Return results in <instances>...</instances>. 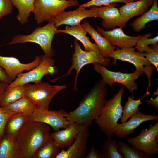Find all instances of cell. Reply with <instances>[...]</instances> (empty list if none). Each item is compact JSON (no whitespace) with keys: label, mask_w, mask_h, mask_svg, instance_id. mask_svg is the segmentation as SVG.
<instances>
[{"label":"cell","mask_w":158,"mask_h":158,"mask_svg":"<svg viewBox=\"0 0 158 158\" xmlns=\"http://www.w3.org/2000/svg\"><path fill=\"white\" fill-rule=\"evenodd\" d=\"M102 79L97 81L80 101L77 108L64 116L70 123L89 127L100 116L105 104L108 89Z\"/></svg>","instance_id":"cell-1"},{"label":"cell","mask_w":158,"mask_h":158,"mask_svg":"<svg viewBox=\"0 0 158 158\" xmlns=\"http://www.w3.org/2000/svg\"><path fill=\"white\" fill-rule=\"evenodd\" d=\"M50 127L45 123L28 121L18 133L16 139L22 158H33L50 138Z\"/></svg>","instance_id":"cell-2"},{"label":"cell","mask_w":158,"mask_h":158,"mask_svg":"<svg viewBox=\"0 0 158 158\" xmlns=\"http://www.w3.org/2000/svg\"><path fill=\"white\" fill-rule=\"evenodd\" d=\"M124 92L123 85L113 97L107 100L100 116L95 120V123L108 138L112 137L118 121L122 116L123 108L121 103Z\"/></svg>","instance_id":"cell-3"},{"label":"cell","mask_w":158,"mask_h":158,"mask_svg":"<svg viewBox=\"0 0 158 158\" xmlns=\"http://www.w3.org/2000/svg\"><path fill=\"white\" fill-rule=\"evenodd\" d=\"M57 28L53 20L51 21L44 26L36 28L29 35H17L6 44L11 45L28 42L35 43L41 47L45 55L53 57L54 53L52 48V42Z\"/></svg>","instance_id":"cell-4"},{"label":"cell","mask_w":158,"mask_h":158,"mask_svg":"<svg viewBox=\"0 0 158 158\" xmlns=\"http://www.w3.org/2000/svg\"><path fill=\"white\" fill-rule=\"evenodd\" d=\"M74 52L73 54L71 60L72 63L67 71L64 75L54 79L57 80L61 78L69 76L72 71H76L74 85L73 88L74 91L77 90V81L80 72L85 65L90 63H98L103 66H109L111 63L110 58L104 57L101 53L95 51H83L81 48L76 39H75Z\"/></svg>","instance_id":"cell-5"},{"label":"cell","mask_w":158,"mask_h":158,"mask_svg":"<svg viewBox=\"0 0 158 158\" xmlns=\"http://www.w3.org/2000/svg\"><path fill=\"white\" fill-rule=\"evenodd\" d=\"M33 12L38 24L53 20L67 8L79 5L76 0H34Z\"/></svg>","instance_id":"cell-6"},{"label":"cell","mask_w":158,"mask_h":158,"mask_svg":"<svg viewBox=\"0 0 158 158\" xmlns=\"http://www.w3.org/2000/svg\"><path fill=\"white\" fill-rule=\"evenodd\" d=\"M26 96L36 105L37 107L48 110L50 103L53 97L66 86L52 85L46 82L34 84L29 83L24 85Z\"/></svg>","instance_id":"cell-7"},{"label":"cell","mask_w":158,"mask_h":158,"mask_svg":"<svg viewBox=\"0 0 158 158\" xmlns=\"http://www.w3.org/2000/svg\"><path fill=\"white\" fill-rule=\"evenodd\" d=\"M42 60L36 67L25 73H21L9 84L7 88L23 85L31 82L37 83L41 82L42 78L46 75H53L58 73L57 67L52 57L45 54L42 56Z\"/></svg>","instance_id":"cell-8"},{"label":"cell","mask_w":158,"mask_h":158,"mask_svg":"<svg viewBox=\"0 0 158 158\" xmlns=\"http://www.w3.org/2000/svg\"><path fill=\"white\" fill-rule=\"evenodd\" d=\"M135 48L127 47L121 49L116 47L114 51L108 57L114 59L113 64H117V60L126 61L133 64L136 70L142 71L146 75L148 80V87L151 86V77L152 74L154 66L147 60L144 53L135 51Z\"/></svg>","instance_id":"cell-9"},{"label":"cell","mask_w":158,"mask_h":158,"mask_svg":"<svg viewBox=\"0 0 158 158\" xmlns=\"http://www.w3.org/2000/svg\"><path fill=\"white\" fill-rule=\"evenodd\" d=\"M93 64L94 70L100 75L103 81L112 89H113V85L114 83H119L126 87L133 95L134 91L138 89V85L135 83V80L144 73L142 71L136 70L132 73L113 71L109 70L105 66L98 63Z\"/></svg>","instance_id":"cell-10"},{"label":"cell","mask_w":158,"mask_h":158,"mask_svg":"<svg viewBox=\"0 0 158 158\" xmlns=\"http://www.w3.org/2000/svg\"><path fill=\"white\" fill-rule=\"evenodd\" d=\"M158 134V122L154 125L150 124L148 129L143 128L138 135L127 140L129 144L146 154L152 155L158 154V145L155 137Z\"/></svg>","instance_id":"cell-11"},{"label":"cell","mask_w":158,"mask_h":158,"mask_svg":"<svg viewBox=\"0 0 158 158\" xmlns=\"http://www.w3.org/2000/svg\"><path fill=\"white\" fill-rule=\"evenodd\" d=\"M66 113L63 109L58 111H49L37 107L32 114L28 117V121H35L43 123L49 125L54 131L65 128L70 122L65 117Z\"/></svg>","instance_id":"cell-12"},{"label":"cell","mask_w":158,"mask_h":158,"mask_svg":"<svg viewBox=\"0 0 158 158\" xmlns=\"http://www.w3.org/2000/svg\"><path fill=\"white\" fill-rule=\"evenodd\" d=\"M99 8L92 6L90 9L79 7L75 10L68 11H64L57 15L53 20L57 28L62 25L71 26L80 24L84 19L89 17H99Z\"/></svg>","instance_id":"cell-13"},{"label":"cell","mask_w":158,"mask_h":158,"mask_svg":"<svg viewBox=\"0 0 158 158\" xmlns=\"http://www.w3.org/2000/svg\"><path fill=\"white\" fill-rule=\"evenodd\" d=\"M90 134L88 127L83 125L71 146L62 149L56 158H83L87 150V140Z\"/></svg>","instance_id":"cell-14"},{"label":"cell","mask_w":158,"mask_h":158,"mask_svg":"<svg viewBox=\"0 0 158 158\" xmlns=\"http://www.w3.org/2000/svg\"><path fill=\"white\" fill-rule=\"evenodd\" d=\"M42 60V56H37L32 62L27 63H21L17 58L0 55V65L13 81L18 75L24 71H29L37 66Z\"/></svg>","instance_id":"cell-15"},{"label":"cell","mask_w":158,"mask_h":158,"mask_svg":"<svg viewBox=\"0 0 158 158\" xmlns=\"http://www.w3.org/2000/svg\"><path fill=\"white\" fill-rule=\"evenodd\" d=\"M97 30L111 44L121 49L135 46L142 35H140L137 36L128 35L120 28L105 31L102 28L97 26Z\"/></svg>","instance_id":"cell-16"},{"label":"cell","mask_w":158,"mask_h":158,"mask_svg":"<svg viewBox=\"0 0 158 158\" xmlns=\"http://www.w3.org/2000/svg\"><path fill=\"white\" fill-rule=\"evenodd\" d=\"M128 121L118 123L114 134L118 138L122 139L127 137L135 132V130L142 123L148 121H158V115L142 113L139 111L136 112Z\"/></svg>","instance_id":"cell-17"},{"label":"cell","mask_w":158,"mask_h":158,"mask_svg":"<svg viewBox=\"0 0 158 158\" xmlns=\"http://www.w3.org/2000/svg\"><path fill=\"white\" fill-rule=\"evenodd\" d=\"M116 3L99 8L100 18L102 19L101 24L107 30L113 29L116 26L124 28L126 23L122 18L119 10L115 7Z\"/></svg>","instance_id":"cell-18"},{"label":"cell","mask_w":158,"mask_h":158,"mask_svg":"<svg viewBox=\"0 0 158 158\" xmlns=\"http://www.w3.org/2000/svg\"><path fill=\"white\" fill-rule=\"evenodd\" d=\"M82 125L76 122L70 123L69 125L63 130L51 133V137L60 149H68L75 140Z\"/></svg>","instance_id":"cell-19"},{"label":"cell","mask_w":158,"mask_h":158,"mask_svg":"<svg viewBox=\"0 0 158 158\" xmlns=\"http://www.w3.org/2000/svg\"><path fill=\"white\" fill-rule=\"evenodd\" d=\"M154 0H139L126 4L119 8L121 16L126 24L131 18L146 12Z\"/></svg>","instance_id":"cell-20"},{"label":"cell","mask_w":158,"mask_h":158,"mask_svg":"<svg viewBox=\"0 0 158 158\" xmlns=\"http://www.w3.org/2000/svg\"><path fill=\"white\" fill-rule=\"evenodd\" d=\"M64 33L74 37L81 42L86 51L101 53L97 44L90 41L89 38L86 36L87 32L80 24L71 27L67 25L64 30L57 29L56 33Z\"/></svg>","instance_id":"cell-21"},{"label":"cell","mask_w":158,"mask_h":158,"mask_svg":"<svg viewBox=\"0 0 158 158\" xmlns=\"http://www.w3.org/2000/svg\"><path fill=\"white\" fill-rule=\"evenodd\" d=\"M84 30L91 36L101 51L102 56L108 57L116 48L111 44L103 36L96 30L87 20L81 25Z\"/></svg>","instance_id":"cell-22"},{"label":"cell","mask_w":158,"mask_h":158,"mask_svg":"<svg viewBox=\"0 0 158 158\" xmlns=\"http://www.w3.org/2000/svg\"><path fill=\"white\" fill-rule=\"evenodd\" d=\"M0 158H22L16 137L4 134L0 140Z\"/></svg>","instance_id":"cell-23"},{"label":"cell","mask_w":158,"mask_h":158,"mask_svg":"<svg viewBox=\"0 0 158 158\" xmlns=\"http://www.w3.org/2000/svg\"><path fill=\"white\" fill-rule=\"evenodd\" d=\"M158 20V0H154L150 9L135 19L130 26L135 32L138 33L145 28L147 23L153 21H157Z\"/></svg>","instance_id":"cell-24"},{"label":"cell","mask_w":158,"mask_h":158,"mask_svg":"<svg viewBox=\"0 0 158 158\" xmlns=\"http://www.w3.org/2000/svg\"><path fill=\"white\" fill-rule=\"evenodd\" d=\"M4 107L15 113L22 114L28 116L32 114L37 106L25 96Z\"/></svg>","instance_id":"cell-25"},{"label":"cell","mask_w":158,"mask_h":158,"mask_svg":"<svg viewBox=\"0 0 158 158\" xmlns=\"http://www.w3.org/2000/svg\"><path fill=\"white\" fill-rule=\"evenodd\" d=\"M12 5L18 11L16 18L22 25L27 23L28 18L35 7L34 0H11Z\"/></svg>","instance_id":"cell-26"},{"label":"cell","mask_w":158,"mask_h":158,"mask_svg":"<svg viewBox=\"0 0 158 158\" xmlns=\"http://www.w3.org/2000/svg\"><path fill=\"white\" fill-rule=\"evenodd\" d=\"M28 121V116L20 113H16L8 120L6 125L4 134L13 137Z\"/></svg>","instance_id":"cell-27"},{"label":"cell","mask_w":158,"mask_h":158,"mask_svg":"<svg viewBox=\"0 0 158 158\" xmlns=\"http://www.w3.org/2000/svg\"><path fill=\"white\" fill-rule=\"evenodd\" d=\"M25 96L24 85L6 88L4 92L0 106L5 107Z\"/></svg>","instance_id":"cell-28"},{"label":"cell","mask_w":158,"mask_h":158,"mask_svg":"<svg viewBox=\"0 0 158 158\" xmlns=\"http://www.w3.org/2000/svg\"><path fill=\"white\" fill-rule=\"evenodd\" d=\"M150 93L146 92L145 94L140 99L135 100L133 96H129L128 99L125 103L123 110V113L120 119L122 123L127 121L137 111H139L140 108L139 106L142 103L141 100L146 95H149Z\"/></svg>","instance_id":"cell-29"},{"label":"cell","mask_w":158,"mask_h":158,"mask_svg":"<svg viewBox=\"0 0 158 158\" xmlns=\"http://www.w3.org/2000/svg\"><path fill=\"white\" fill-rule=\"evenodd\" d=\"M59 148L51 137L36 152L33 158H56Z\"/></svg>","instance_id":"cell-30"},{"label":"cell","mask_w":158,"mask_h":158,"mask_svg":"<svg viewBox=\"0 0 158 158\" xmlns=\"http://www.w3.org/2000/svg\"><path fill=\"white\" fill-rule=\"evenodd\" d=\"M118 150L124 158H152V155L147 154L139 150L134 147H131L122 141L118 143Z\"/></svg>","instance_id":"cell-31"},{"label":"cell","mask_w":158,"mask_h":158,"mask_svg":"<svg viewBox=\"0 0 158 158\" xmlns=\"http://www.w3.org/2000/svg\"><path fill=\"white\" fill-rule=\"evenodd\" d=\"M118 144L111 138H107L105 140L101 152L104 158H124L118 150Z\"/></svg>","instance_id":"cell-32"},{"label":"cell","mask_w":158,"mask_h":158,"mask_svg":"<svg viewBox=\"0 0 158 158\" xmlns=\"http://www.w3.org/2000/svg\"><path fill=\"white\" fill-rule=\"evenodd\" d=\"M152 35L151 33L148 32L142 36L135 47V48L138 51L144 53L149 49L150 47L148 46L149 45L158 44V35L153 38H149Z\"/></svg>","instance_id":"cell-33"},{"label":"cell","mask_w":158,"mask_h":158,"mask_svg":"<svg viewBox=\"0 0 158 158\" xmlns=\"http://www.w3.org/2000/svg\"><path fill=\"white\" fill-rule=\"evenodd\" d=\"M15 114L5 107H0V140L4 135L5 127L8 120Z\"/></svg>","instance_id":"cell-34"},{"label":"cell","mask_w":158,"mask_h":158,"mask_svg":"<svg viewBox=\"0 0 158 158\" xmlns=\"http://www.w3.org/2000/svg\"><path fill=\"white\" fill-rule=\"evenodd\" d=\"M149 49L144 52L147 61L156 68L158 72V44L152 45Z\"/></svg>","instance_id":"cell-35"},{"label":"cell","mask_w":158,"mask_h":158,"mask_svg":"<svg viewBox=\"0 0 158 158\" xmlns=\"http://www.w3.org/2000/svg\"><path fill=\"white\" fill-rule=\"evenodd\" d=\"M132 1H133L132 0H91L79 7L86 8L92 6H106L114 3L123 2L126 4Z\"/></svg>","instance_id":"cell-36"},{"label":"cell","mask_w":158,"mask_h":158,"mask_svg":"<svg viewBox=\"0 0 158 158\" xmlns=\"http://www.w3.org/2000/svg\"><path fill=\"white\" fill-rule=\"evenodd\" d=\"M13 6L11 0H0V20L5 16L11 13Z\"/></svg>","instance_id":"cell-37"},{"label":"cell","mask_w":158,"mask_h":158,"mask_svg":"<svg viewBox=\"0 0 158 158\" xmlns=\"http://www.w3.org/2000/svg\"><path fill=\"white\" fill-rule=\"evenodd\" d=\"M85 158H104L102 153L93 146L91 147L89 152Z\"/></svg>","instance_id":"cell-38"},{"label":"cell","mask_w":158,"mask_h":158,"mask_svg":"<svg viewBox=\"0 0 158 158\" xmlns=\"http://www.w3.org/2000/svg\"><path fill=\"white\" fill-rule=\"evenodd\" d=\"M0 81L10 84L12 81L9 78L4 68L0 65Z\"/></svg>","instance_id":"cell-39"},{"label":"cell","mask_w":158,"mask_h":158,"mask_svg":"<svg viewBox=\"0 0 158 158\" xmlns=\"http://www.w3.org/2000/svg\"><path fill=\"white\" fill-rule=\"evenodd\" d=\"M146 101L149 104L151 105L156 108L158 111V95H156L155 97L147 99Z\"/></svg>","instance_id":"cell-40"},{"label":"cell","mask_w":158,"mask_h":158,"mask_svg":"<svg viewBox=\"0 0 158 158\" xmlns=\"http://www.w3.org/2000/svg\"><path fill=\"white\" fill-rule=\"evenodd\" d=\"M9 84L0 81V107L4 92Z\"/></svg>","instance_id":"cell-41"},{"label":"cell","mask_w":158,"mask_h":158,"mask_svg":"<svg viewBox=\"0 0 158 158\" xmlns=\"http://www.w3.org/2000/svg\"><path fill=\"white\" fill-rule=\"evenodd\" d=\"M158 88H157V90H156V91L155 92H154L153 93V95L152 96V97H154L156 95H158Z\"/></svg>","instance_id":"cell-42"},{"label":"cell","mask_w":158,"mask_h":158,"mask_svg":"<svg viewBox=\"0 0 158 158\" xmlns=\"http://www.w3.org/2000/svg\"><path fill=\"white\" fill-rule=\"evenodd\" d=\"M155 141L157 143L158 142V134H157L155 137Z\"/></svg>","instance_id":"cell-43"},{"label":"cell","mask_w":158,"mask_h":158,"mask_svg":"<svg viewBox=\"0 0 158 158\" xmlns=\"http://www.w3.org/2000/svg\"><path fill=\"white\" fill-rule=\"evenodd\" d=\"M132 0L133 1H137L139 0Z\"/></svg>","instance_id":"cell-44"}]
</instances>
